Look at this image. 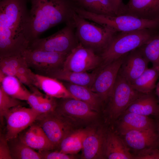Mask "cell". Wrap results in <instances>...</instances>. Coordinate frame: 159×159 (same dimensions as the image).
Wrapping results in <instances>:
<instances>
[{"label": "cell", "mask_w": 159, "mask_h": 159, "mask_svg": "<svg viewBox=\"0 0 159 159\" xmlns=\"http://www.w3.org/2000/svg\"><path fill=\"white\" fill-rule=\"evenodd\" d=\"M8 142L12 159H42L39 152L23 142L18 136Z\"/></svg>", "instance_id": "cell-30"}, {"label": "cell", "mask_w": 159, "mask_h": 159, "mask_svg": "<svg viewBox=\"0 0 159 159\" xmlns=\"http://www.w3.org/2000/svg\"><path fill=\"white\" fill-rule=\"evenodd\" d=\"M26 62L21 54L1 57L0 71L6 75L16 77L18 68Z\"/></svg>", "instance_id": "cell-32"}, {"label": "cell", "mask_w": 159, "mask_h": 159, "mask_svg": "<svg viewBox=\"0 0 159 159\" xmlns=\"http://www.w3.org/2000/svg\"><path fill=\"white\" fill-rule=\"evenodd\" d=\"M56 99L44 96L39 91L31 92L27 101L31 108L41 114L54 110L57 105Z\"/></svg>", "instance_id": "cell-29"}, {"label": "cell", "mask_w": 159, "mask_h": 159, "mask_svg": "<svg viewBox=\"0 0 159 159\" xmlns=\"http://www.w3.org/2000/svg\"><path fill=\"white\" fill-rule=\"evenodd\" d=\"M97 73V72L91 73L86 72H77L66 70L62 68L55 71L49 77L90 88Z\"/></svg>", "instance_id": "cell-24"}, {"label": "cell", "mask_w": 159, "mask_h": 159, "mask_svg": "<svg viewBox=\"0 0 159 159\" xmlns=\"http://www.w3.org/2000/svg\"><path fill=\"white\" fill-rule=\"evenodd\" d=\"M159 76V67L153 66L146 69L130 84L135 90L140 92L149 93L155 88Z\"/></svg>", "instance_id": "cell-28"}, {"label": "cell", "mask_w": 159, "mask_h": 159, "mask_svg": "<svg viewBox=\"0 0 159 159\" xmlns=\"http://www.w3.org/2000/svg\"><path fill=\"white\" fill-rule=\"evenodd\" d=\"M52 150L39 151L42 159H72L75 157L72 154H67L59 150L52 151Z\"/></svg>", "instance_id": "cell-36"}, {"label": "cell", "mask_w": 159, "mask_h": 159, "mask_svg": "<svg viewBox=\"0 0 159 159\" xmlns=\"http://www.w3.org/2000/svg\"><path fill=\"white\" fill-rule=\"evenodd\" d=\"M117 120L118 130L121 135L131 130L156 127L155 121L148 116L132 112H124Z\"/></svg>", "instance_id": "cell-22"}, {"label": "cell", "mask_w": 159, "mask_h": 159, "mask_svg": "<svg viewBox=\"0 0 159 159\" xmlns=\"http://www.w3.org/2000/svg\"><path fill=\"white\" fill-rule=\"evenodd\" d=\"M77 12L84 18L107 28L115 33L159 28V20L143 19L127 15H103L81 8L77 9Z\"/></svg>", "instance_id": "cell-3"}, {"label": "cell", "mask_w": 159, "mask_h": 159, "mask_svg": "<svg viewBox=\"0 0 159 159\" xmlns=\"http://www.w3.org/2000/svg\"><path fill=\"white\" fill-rule=\"evenodd\" d=\"M122 15L159 20V0H129L118 15Z\"/></svg>", "instance_id": "cell-15"}, {"label": "cell", "mask_w": 159, "mask_h": 159, "mask_svg": "<svg viewBox=\"0 0 159 159\" xmlns=\"http://www.w3.org/2000/svg\"><path fill=\"white\" fill-rule=\"evenodd\" d=\"M102 64L100 56L96 54L93 49L80 43L67 55L62 68L75 72H86L97 67Z\"/></svg>", "instance_id": "cell-9"}, {"label": "cell", "mask_w": 159, "mask_h": 159, "mask_svg": "<svg viewBox=\"0 0 159 159\" xmlns=\"http://www.w3.org/2000/svg\"><path fill=\"white\" fill-rule=\"evenodd\" d=\"M156 93L158 97V101L159 102V81L156 85L155 87Z\"/></svg>", "instance_id": "cell-40"}, {"label": "cell", "mask_w": 159, "mask_h": 159, "mask_svg": "<svg viewBox=\"0 0 159 159\" xmlns=\"http://www.w3.org/2000/svg\"><path fill=\"white\" fill-rule=\"evenodd\" d=\"M27 1H0V58L21 54L28 47Z\"/></svg>", "instance_id": "cell-1"}, {"label": "cell", "mask_w": 159, "mask_h": 159, "mask_svg": "<svg viewBox=\"0 0 159 159\" xmlns=\"http://www.w3.org/2000/svg\"><path fill=\"white\" fill-rule=\"evenodd\" d=\"M130 149L135 152L152 148H159L156 127L129 131L121 135Z\"/></svg>", "instance_id": "cell-13"}, {"label": "cell", "mask_w": 159, "mask_h": 159, "mask_svg": "<svg viewBox=\"0 0 159 159\" xmlns=\"http://www.w3.org/2000/svg\"><path fill=\"white\" fill-rule=\"evenodd\" d=\"M25 130L18 137L32 148L41 151L52 150L56 148L41 127L35 122Z\"/></svg>", "instance_id": "cell-17"}, {"label": "cell", "mask_w": 159, "mask_h": 159, "mask_svg": "<svg viewBox=\"0 0 159 159\" xmlns=\"http://www.w3.org/2000/svg\"><path fill=\"white\" fill-rule=\"evenodd\" d=\"M156 120L155 121L157 130L159 137V115L156 116Z\"/></svg>", "instance_id": "cell-39"}, {"label": "cell", "mask_w": 159, "mask_h": 159, "mask_svg": "<svg viewBox=\"0 0 159 159\" xmlns=\"http://www.w3.org/2000/svg\"><path fill=\"white\" fill-rule=\"evenodd\" d=\"M106 132L102 129H91L83 143L82 158H104V144Z\"/></svg>", "instance_id": "cell-18"}, {"label": "cell", "mask_w": 159, "mask_h": 159, "mask_svg": "<svg viewBox=\"0 0 159 159\" xmlns=\"http://www.w3.org/2000/svg\"><path fill=\"white\" fill-rule=\"evenodd\" d=\"M155 29H144L116 33L101 53L102 66L109 64L147 42L156 33Z\"/></svg>", "instance_id": "cell-2"}, {"label": "cell", "mask_w": 159, "mask_h": 159, "mask_svg": "<svg viewBox=\"0 0 159 159\" xmlns=\"http://www.w3.org/2000/svg\"><path fill=\"white\" fill-rule=\"evenodd\" d=\"M124 112L156 117L159 115V102L152 92L144 94L132 102Z\"/></svg>", "instance_id": "cell-23"}, {"label": "cell", "mask_w": 159, "mask_h": 159, "mask_svg": "<svg viewBox=\"0 0 159 159\" xmlns=\"http://www.w3.org/2000/svg\"><path fill=\"white\" fill-rule=\"evenodd\" d=\"M126 54L109 64L101 66L90 88L98 95L103 102L108 100Z\"/></svg>", "instance_id": "cell-10"}, {"label": "cell", "mask_w": 159, "mask_h": 159, "mask_svg": "<svg viewBox=\"0 0 159 159\" xmlns=\"http://www.w3.org/2000/svg\"><path fill=\"white\" fill-rule=\"evenodd\" d=\"M90 128L72 130L63 139L58 147L59 151L67 154H73L82 149L84 140L90 130Z\"/></svg>", "instance_id": "cell-25"}, {"label": "cell", "mask_w": 159, "mask_h": 159, "mask_svg": "<svg viewBox=\"0 0 159 159\" xmlns=\"http://www.w3.org/2000/svg\"><path fill=\"white\" fill-rule=\"evenodd\" d=\"M33 73L26 63L18 68L16 76L23 84L29 88L31 92H35L39 90L33 83L32 77Z\"/></svg>", "instance_id": "cell-35"}, {"label": "cell", "mask_w": 159, "mask_h": 159, "mask_svg": "<svg viewBox=\"0 0 159 159\" xmlns=\"http://www.w3.org/2000/svg\"><path fill=\"white\" fill-rule=\"evenodd\" d=\"M122 137L115 132H106L104 154L109 159H132L133 156Z\"/></svg>", "instance_id": "cell-21"}, {"label": "cell", "mask_w": 159, "mask_h": 159, "mask_svg": "<svg viewBox=\"0 0 159 159\" xmlns=\"http://www.w3.org/2000/svg\"><path fill=\"white\" fill-rule=\"evenodd\" d=\"M116 15H118L124 4L122 0H110Z\"/></svg>", "instance_id": "cell-38"}, {"label": "cell", "mask_w": 159, "mask_h": 159, "mask_svg": "<svg viewBox=\"0 0 159 159\" xmlns=\"http://www.w3.org/2000/svg\"><path fill=\"white\" fill-rule=\"evenodd\" d=\"M40 114L32 108L20 105L13 107L5 114L6 123L5 137L8 140L17 138L34 122Z\"/></svg>", "instance_id": "cell-11"}, {"label": "cell", "mask_w": 159, "mask_h": 159, "mask_svg": "<svg viewBox=\"0 0 159 159\" xmlns=\"http://www.w3.org/2000/svg\"><path fill=\"white\" fill-rule=\"evenodd\" d=\"M55 110L72 122H87L97 117L98 112L86 103L72 98H62Z\"/></svg>", "instance_id": "cell-12"}, {"label": "cell", "mask_w": 159, "mask_h": 159, "mask_svg": "<svg viewBox=\"0 0 159 159\" xmlns=\"http://www.w3.org/2000/svg\"><path fill=\"white\" fill-rule=\"evenodd\" d=\"M21 100L14 98L6 93L0 87V117L2 121L5 114L10 109L22 105Z\"/></svg>", "instance_id": "cell-34"}, {"label": "cell", "mask_w": 159, "mask_h": 159, "mask_svg": "<svg viewBox=\"0 0 159 159\" xmlns=\"http://www.w3.org/2000/svg\"><path fill=\"white\" fill-rule=\"evenodd\" d=\"M35 122L42 128L52 143L58 147L64 137L72 130V124L55 110L39 115Z\"/></svg>", "instance_id": "cell-8"}, {"label": "cell", "mask_w": 159, "mask_h": 159, "mask_svg": "<svg viewBox=\"0 0 159 159\" xmlns=\"http://www.w3.org/2000/svg\"><path fill=\"white\" fill-rule=\"evenodd\" d=\"M70 17L72 18L76 28V37L80 43L94 51L96 50L102 53L116 33L98 24L89 21L74 10L71 11Z\"/></svg>", "instance_id": "cell-4"}, {"label": "cell", "mask_w": 159, "mask_h": 159, "mask_svg": "<svg viewBox=\"0 0 159 159\" xmlns=\"http://www.w3.org/2000/svg\"><path fill=\"white\" fill-rule=\"evenodd\" d=\"M139 48L153 66L159 67V32Z\"/></svg>", "instance_id": "cell-31"}, {"label": "cell", "mask_w": 159, "mask_h": 159, "mask_svg": "<svg viewBox=\"0 0 159 159\" xmlns=\"http://www.w3.org/2000/svg\"><path fill=\"white\" fill-rule=\"evenodd\" d=\"M63 84L69 92L76 99L88 104L95 110L99 111L103 102L97 95L89 88L69 82Z\"/></svg>", "instance_id": "cell-26"}, {"label": "cell", "mask_w": 159, "mask_h": 159, "mask_svg": "<svg viewBox=\"0 0 159 159\" xmlns=\"http://www.w3.org/2000/svg\"><path fill=\"white\" fill-rule=\"evenodd\" d=\"M79 1H80V0H78Z\"/></svg>", "instance_id": "cell-41"}, {"label": "cell", "mask_w": 159, "mask_h": 159, "mask_svg": "<svg viewBox=\"0 0 159 159\" xmlns=\"http://www.w3.org/2000/svg\"><path fill=\"white\" fill-rule=\"evenodd\" d=\"M143 94L135 90L118 73L107 102L106 113L108 120L111 122L117 121L130 105Z\"/></svg>", "instance_id": "cell-5"}, {"label": "cell", "mask_w": 159, "mask_h": 159, "mask_svg": "<svg viewBox=\"0 0 159 159\" xmlns=\"http://www.w3.org/2000/svg\"><path fill=\"white\" fill-rule=\"evenodd\" d=\"M28 67L34 73L49 76L63 68L67 55L42 50L27 49L21 54Z\"/></svg>", "instance_id": "cell-6"}, {"label": "cell", "mask_w": 159, "mask_h": 159, "mask_svg": "<svg viewBox=\"0 0 159 159\" xmlns=\"http://www.w3.org/2000/svg\"><path fill=\"white\" fill-rule=\"evenodd\" d=\"M16 77L5 75L0 78V87L6 94L21 101H27L31 92Z\"/></svg>", "instance_id": "cell-27"}, {"label": "cell", "mask_w": 159, "mask_h": 159, "mask_svg": "<svg viewBox=\"0 0 159 159\" xmlns=\"http://www.w3.org/2000/svg\"><path fill=\"white\" fill-rule=\"evenodd\" d=\"M28 39L29 43L39 38L43 33L51 28L50 24L37 0H30Z\"/></svg>", "instance_id": "cell-20"}, {"label": "cell", "mask_w": 159, "mask_h": 159, "mask_svg": "<svg viewBox=\"0 0 159 159\" xmlns=\"http://www.w3.org/2000/svg\"><path fill=\"white\" fill-rule=\"evenodd\" d=\"M77 44L70 23L53 34L30 42L27 49L54 52L68 55Z\"/></svg>", "instance_id": "cell-7"}, {"label": "cell", "mask_w": 159, "mask_h": 159, "mask_svg": "<svg viewBox=\"0 0 159 159\" xmlns=\"http://www.w3.org/2000/svg\"><path fill=\"white\" fill-rule=\"evenodd\" d=\"M149 62L139 47L125 55L118 73L131 84L148 68Z\"/></svg>", "instance_id": "cell-14"}, {"label": "cell", "mask_w": 159, "mask_h": 159, "mask_svg": "<svg viewBox=\"0 0 159 159\" xmlns=\"http://www.w3.org/2000/svg\"><path fill=\"white\" fill-rule=\"evenodd\" d=\"M33 81L35 87L49 97L56 99L72 98L77 99L69 92L63 83L56 78L39 75L34 72Z\"/></svg>", "instance_id": "cell-19"}, {"label": "cell", "mask_w": 159, "mask_h": 159, "mask_svg": "<svg viewBox=\"0 0 159 159\" xmlns=\"http://www.w3.org/2000/svg\"><path fill=\"white\" fill-rule=\"evenodd\" d=\"M0 159H12L8 140L2 134L0 137Z\"/></svg>", "instance_id": "cell-37"}, {"label": "cell", "mask_w": 159, "mask_h": 159, "mask_svg": "<svg viewBox=\"0 0 159 159\" xmlns=\"http://www.w3.org/2000/svg\"><path fill=\"white\" fill-rule=\"evenodd\" d=\"M51 27L68 21L71 11L67 0H37Z\"/></svg>", "instance_id": "cell-16"}, {"label": "cell", "mask_w": 159, "mask_h": 159, "mask_svg": "<svg viewBox=\"0 0 159 159\" xmlns=\"http://www.w3.org/2000/svg\"><path fill=\"white\" fill-rule=\"evenodd\" d=\"M79 1L90 11L100 14L116 16L110 0H80Z\"/></svg>", "instance_id": "cell-33"}]
</instances>
